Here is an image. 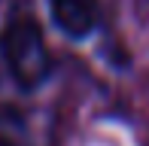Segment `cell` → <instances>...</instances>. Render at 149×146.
I'll list each match as a JSON object with an SVG mask.
<instances>
[{
	"label": "cell",
	"mask_w": 149,
	"mask_h": 146,
	"mask_svg": "<svg viewBox=\"0 0 149 146\" xmlns=\"http://www.w3.org/2000/svg\"><path fill=\"white\" fill-rule=\"evenodd\" d=\"M0 61L22 91H37L52 73V58L40 22L28 9H15L0 28Z\"/></svg>",
	"instance_id": "cell-1"
},
{
	"label": "cell",
	"mask_w": 149,
	"mask_h": 146,
	"mask_svg": "<svg viewBox=\"0 0 149 146\" xmlns=\"http://www.w3.org/2000/svg\"><path fill=\"white\" fill-rule=\"evenodd\" d=\"M49 15L64 37L85 40L100 22V6L97 0H49Z\"/></svg>",
	"instance_id": "cell-2"
},
{
	"label": "cell",
	"mask_w": 149,
	"mask_h": 146,
	"mask_svg": "<svg viewBox=\"0 0 149 146\" xmlns=\"http://www.w3.org/2000/svg\"><path fill=\"white\" fill-rule=\"evenodd\" d=\"M0 146H33L24 113L9 101H0Z\"/></svg>",
	"instance_id": "cell-3"
}]
</instances>
